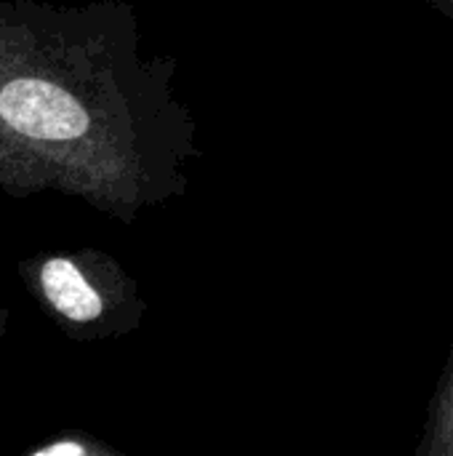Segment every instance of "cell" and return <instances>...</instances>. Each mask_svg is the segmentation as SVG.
<instances>
[{"label":"cell","instance_id":"obj_2","mask_svg":"<svg viewBox=\"0 0 453 456\" xmlns=\"http://www.w3.org/2000/svg\"><path fill=\"white\" fill-rule=\"evenodd\" d=\"M43 291L48 302L69 321L85 323L99 318L101 299L80 275V270L67 259H51L43 267Z\"/></svg>","mask_w":453,"mask_h":456},{"label":"cell","instance_id":"obj_1","mask_svg":"<svg viewBox=\"0 0 453 456\" xmlns=\"http://www.w3.org/2000/svg\"><path fill=\"white\" fill-rule=\"evenodd\" d=\"M0 118L13 131L35 139H75L88 128V115L80 102L37 77L11 80L0 91Z\"/></svg>","mask_w":453,"mask_h":456}]
</instances>
